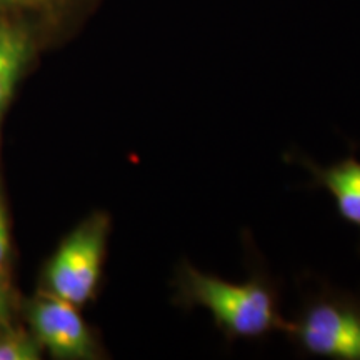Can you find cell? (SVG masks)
Segmentation results:
<instances>
[{
	"label": "cell",
	"instance_id": "cell-6",
	"mask_svg": "<svg viewBox=\"0 0 360 360\" xmlns=\"http://www.w3.org/2000/svg\"><path fill=\"white\" fill-rule=\"evenodd\" d=\"M29 37L20 27L0 22V114L19 80L29 58Z\"/></svg>",
	"mask_w": 360,
	"mask_h": 360
},
{
	"label": "cell",
	"instance_id": "cell-3",
	"mask_svg": "<svg viewBox=\"0 0 360 360\" xmlns=\"http://www.w3.org/2000/svg\"><path fill=\"white\" fill-rule=\"evenodd\" d=\"M110 217L94 212L67 233L45 267L49 294L84 307L96 299L109 245Z\"/></svg>",
	"mask_w": 360,
	"mask_h": 360
},
{
	"label": "cell",
	"instance_id": "cell-2",
	"mask_svg": "<svg viewBox=\"0 0 360 360\" xmlns=\"http://www.w3.org/2000/svg\"><path fill=\"white\" fill-rule=\"evenodd\" d=\"M285 334L310 357L360 360V295L321 282L304 295Z\"/></svg>",
	"mask_w": 360,
	"mask_h": 360
},
{
	"label": "cell",
	"instance_id": "cell-9",
	"mask_svg": "<svg viewBox=\"0 0 360 360\" xmlns=\"http://www.w3.org/2000/svg\"><path fill=\"white\" fill-rule=\"evenodd\" d=\"M65 0H0L2 7L13 8H51Z\"/></svg>",
	"mask_w": 360,
	"mask_h": 360
},
{
	"label": "cell",
	"instance_id": "cell-4",
	"mask_svg": "<svg viewBox=\"0 0 360 360\" xmlns=\"http://www.w3.org/2000/svg\"><path fill=\"white\" fill-rule=\"evenodd\" d=\"M77 309L52 294L39 297L30 304L29 319L35 339L52 357L62 360L102 357L101 342Z\"/></svg>",
	"mask_w": 360,
	"mask_h": 360
},
{
	"label": "cell",
	"instance_id": "cell-7",
	"mask_svg": "<svg viewBox=\"0 0 360 360\" xmlns=\"http://www.w3.org/2000/svg\"><path fill=\"white\" fill-rule=\"evenodd\" d=\"M40 344L22 330H7L0 334V360H37Z\"/></svg>",
	"mask_w": 360,
	"mask_h": 360
},
{
	"label": "cell",
	"instance_id": "cell-8",
	"mask_svg": "<svg viewBox=\"0 0 360 360\" xmlns=\"http://www.w3.org/2000/svg\"><path fill=\"white\" fill-rule=\"evenodd\" d=\"M8 250H11V238H8V224L6 209H4L2 197H0V272L6 267L8 259Z\"/></svg>",
	"mask_w": 360,
	"mask_h": 360
},
{
	"label": "cell",
	"instance_id": "cell-1",
	"mask_svg": "<svg viewBox=\"0 0 360 360\" xmlns=\"http://www.w3.org/2000/svg\"><path fill=\"white\" fill-rule=\"evenodd\" d=\"M172 302L184 312L204 309L227 342L260 340L285 332L289 321L281 312V290L264 267L255 264L242 282L225 281L180 260L170 282Z\"/></svg>",
	"mask_w": 360,
	"mask_h": 360
},
{
	"label": "cell",
	"instance_id": "cell-10",
	"mask_svg": "<svg viewBox=\"0 0 360 360\" xmlns=\"http://www.w3.org/2000/svg\"><path fill=\"white\" fill-rule=\"evenodd\" d=\"M8 321V294L6 285L0 282V328Z\"/></svg>",
	"mask_w": 360,
	"mask_h": 360
},
{
	"label": "cell",
	"instance_id": "cell-5",
	"mask_svg": "<svg viewBox=\"0 0 360 360\" xmlns=\"http://www.w3.org/2000/svg\"><path fill=\"white\" fill-rule=\"evenodd\" d=\"M295 160L312 175L310 186L330 193L340 219L360 232V160L357 157L350 154L326 167L304 155H297Z\"/></svg>",
	"mask_w": 360,
	"mask_h": 360
}]
</instances>
